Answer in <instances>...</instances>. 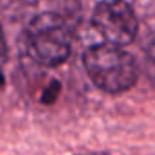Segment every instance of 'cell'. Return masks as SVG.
Instances as JSON below:
<instances>
[{
    "label": "cell",
    "mask_w": 155,
    "mask_h": 155,
    "mask_svg": "<svg viewBox=\"0 0 155 155\" xmlns=\"http://www.w3.org/2000/svg\"><path fill=\"white\" fill-rule=\"evenodd\" d=\"M83 65L96 87L110 94L124 92L137 81V67L132 54L110 43L88 47L83 54Z\"/></svg>",
    "instance_id": "cell-1"
},
{
    "label": "cell",
    "mask_w": 155,
    "mask_h": 155,
    "mask_svg": "<svg viewBox=\"0 0 155 155\" xmlns=\"http://www.w3.org/2000/svg\"><path fill=\"white\" fill-rule=\"evenodd\" d=\"M71 27L58 13H40L27 27L29 54L41 65L56 67L63 63L71 54Z\"/></svg>",
    "instance_id": "cell-2"
},
{
    "label": "cell",
    "mask_w": 155,
    "mask_h": 155,
    "mask_svg": "<svg viewBox=\"0 0 155 155\" xmlns=\"http://www.w3.org/2000/svg\"><path fill=\"white\" fill-rule=\"evenodd\" d=\"M92 25L110 45H128L134 41L139 24L124 0H101L92 13Z\"/></svg>",
    "instance_id": "cell-3"
},
{
    "label": "cell",
    "mask_w": 155,
    "mask_h": 155,
    "mask_svg": "<svg viewBox=\"0 0 155 155\" xmlns=\"http://www.w3.org/2000/svg\"><path fill=\"white\" fill-rule=\"evenodd\" d=\"M5 56H7V45H5L4 33H2V27H0V63L5 60Z\"/></svg>",
    "instance_id": "cell-4"
},
{
    "label": "cell",
    "mask_w": 155,
    "mask_h": 155,
    "mask_svg": "<svg viewBox=\"0 0 155 155\" xmlns=\"http://www.w3.org/2000/svg\"><path fill=\"white\" fill-rule=\"evenodd\" d=\"M13 2H18V4H24V5H27V7H29V5H33V4H35L36 0H13Z\"/></svg>",
    "instance_id": "cell-5"
},
{
    "label": "cell",
    "mask_w": 155,
    "mask_h": 155,
    "mask_svg": "<svg viewBox=\"0 0 155 155\" xmlns=\"http://www.w3.org/2000/svg\"><path fill=\"white\" fill-rule=\"evenodd\" d=\"M148 56H150L152 60H155V45L152 47V49H148Z\"/></svg>",
    "instance_id": "cell-6"
},
{
    "label": "cell",
    "mask_w": 155,
    "mask_h": 155,
    "mask_svg": "<svg viewBox=\"0 0 155 155\" xmlns=\"http://www.w3.org/2000/svg\"><path fill=\"white\" fill-rule=\"evenodd\" d=\"M4 83H5V81H4V76H2V72H0V88L4 87Z\"/></svg>",
    "instance_id": "cell-7"
},
{
    "label": "cell",
    "mask_w": 155,
    "mask_h": 155,
    "mask_svg": "<svg viewBox=\"0 0 155 155\" xmlns=\"http://www.w3.org/2000/svg\"><path fill=\"white\" fill-rule=\"evenodd\" d=\"M97 155H103V153H97Z\"/></svg>",
    "instance_id": "cell-8"
}]
</instances>
